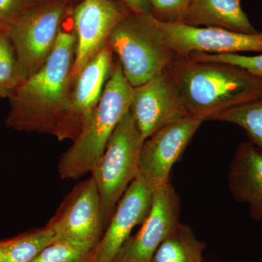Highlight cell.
<instances>
[{"label": "cell", "mask_w": 262, "mask_h": 262, "mask_svg": "<svg viewBox=\"0 0 262 262\" xmlns=\"http://www.w3.org/2000/svg\"><path fill=\"white\" fill-rule=\"evenodd\" d=\"M75 46L73 27L65 29L63 24L44 64L8 96L5 126L58 141H74L79 136L82 122L72 105L70 82Z\"/></svg>", "instance_id": "cell-1"}, {"label": "cell", "mask_w": 262, "mask_h": 262, "mask_svg": "<svg viewBox=\"0 0 262 262\" xmlns=\"http://www.w3.org/2000/svg\"><path fill=\"white\" fill-rule=\"evenodd\" d=\"M190 116L211 120L217 114L262 98V78L242 67L177 57L165 71Z\"/></svg>", "instance_id": "cell-2"}, {"label": "cell", "mask_w": 262, "mask_h": 262, "mask_svg": "<svg viewBox=\"0 0 262 262\" xmlns=\"http://www.w3.org/2000/svg\"><path fill=\"white\" fill-rule=\"evenodd\" d=\"M133 95L134 87L117 60L97 106L82 122L72 145L60 157L57 166L60 178L77 180L92 171L114 130L130 110Z\"/></svg>", "instance_id": "cell-3"}, {"label": "cell", "mask_w": 262, "mask_h": 262, "mask_svg": "<svg viewBox=\"0 0 262 262\" xmlns=\"http://www.w3.org/2000/svg\"><path fill=\"white\" fill-rule=\"evenodd\" d=\"M107 44L134 88L163 73L178 57L151 14L130 12L115 26Z\"/></svg>", "instance_id": "cell-4"}, {"label": "cell", "mask_w": 262, "mask_h": 262, "mask_svg": "<svg viewBox=\"0 0 262 262\" xmlns=\"http://www.w3.org/2000/svg\"><path fill=\"white\" fill-rule=\"evenodd\" d=\"M144 142L129 110L114 130L104 152L91 172L101 198L106 228L119 201L139 175Z\"/></svg>", "instance_id": "cell-5"}, {"label": "cell", "mask_w": 262, "mask_h": 262, "mask_svg": "<svg viewBox=\"0 0 262 262\" xmlns=\"http://www.w3.org/2000/svg\"><path fill=\"white\" fill-rule=\"evenodd\" d=\"M73 0H36L7 35L14 48L23 82L44 64L56 44Z\"/></svg>", "instance_id": "cell-6"}, {"label": "cell", "mask_w": 262, "mask_h": 262, "mask_svg": "<svg viewBox=\"0 0 262 262\" xmlns=\"http://www.w3.org/2000/svg\"><path fill=\"white\" fill-rule=\"evenodd\" d=\"M46 227L54 234L55 241L84 252L94 251L106 227L101 198L92 177L76 184Z\"/></svg>", "instance_id": "cell-7"}, {"label": "cell", "mask_w": 262, "mask_h": 262, "mask_svg": "<svg viewBox=\"0 0 262 262\" xmlns=\"http://www.w3.org/2000/svg\"><path fill=\"white\" fill-rule=\"evenodd\" d=\"M130 12L115 0H82L73 7L71 15L76 46L70 75L72 89L84 66L107 43L115 26Z\"/></svg>", "instance_id": "cell-8"}, {"label": "cell", "mask_w": 262, "mask_h": 262, "mask_svg": "<svg viewBox=\"0 0 262 262\" xmlns=\"http://www.w3.org/2000/svg\"><path fill=\"white\" fill-rule=\"evenodd\" d=\"M204 122L201 117L188 116L160 129L144 141L138 176L148 187L155 190L169 183L174 164Z\"/></svg>", "instance_id": "cell-9"}, {"label": "cell", "mask_w": 262, "mask_h": 262, "mask_svg": "<svg viewBox=\"0 0 262 262\" xmlns=\"http://www.w3.org/2000/svg\"><path fill=\"white\" fill-rule=\"evenodd\" d=\"M158 23L167 44L179 58H187L194 53L213 55L239 54L243 52L262 53V31L256 34H245L220 27H192L185 24L162 23L158 20Z\"/></svg>", "instance_id": "cell-10"}, {"label": "cell", "mask_w": 262, "mask_h": 262, "mask_svg": "<svg viewBox=\"0 0 262 262\" xmlns=\"http://www.w3.org/2000/svg\"><path fill=\"white\" fill-rule=\"evenodd\" d=\"M181 200L170 183L155 189L140 229L130 235L113 262H151L160 245L180 222Z\"/></svg>", "instance_id": "cell-11"}, {"label": "cell", "mask_w": 262, "mask_h": 262, "mask_svg": "<svg viewBox=\"0 0 262 262\" xmlns=\"http://www.w3.org/2000/svg\"><path fill=\"white\" fill-rule=\"evenodd\" d=\"M130 112L144 141L160 129L190 116L165 72L134 88Z\"/></svg>", "instance_id": "cell-12"}, {"label": "cell", "mask_w": 262, "mask_h": 262, "mask_svg": "<svg viewBox=\"0 0 262 262\" xmlns=\"http://www.w3.org/2000/svg\"><path fill=\"white\" fill-rule=\"evenodd\" d=\"M154 191L138 176L119 201L101 241L91 252L92 262H113L117 253L149 213Z\"/></svg>", "instance_id": "cell-13"}, {"label": "cell", "mask_w": 262, "mask_h": 262, "mask_svg": "<svg viewBox=\"0 0 262 262\" xmlns=\"http://www.w3.org/2000/svg\"><path fill=\"white\" fill-rule=\"evenodd\" d=\"M228 182L234 201L247 205L252 220L262 221V151L249 141L237 146Z\"/></svg>", "instance_id": "cell-14"}, {"label": "cell", "mask_w": 262, "mask_h": 262, "mask_svg": "<svg viewBox=\"0 0 262 262\" xmlns=\"http://www.w3.org/2000/svg\"><path fill=\"white\" fill-rule=\"evenodd\" d=\"M113 55V51L106 43L84 66L72 85V105L77 116L80 117L82 125L101 99L115 65Z\"/></svg>", "instance_id": "cell-15"}, {"label": "cell", "mask_w": 262, "mask_h": 262, "mask_svg": "<svg viewBox=\"0 0 262 262\" xmlns=\"http://www.w3.org/2000/svg\"><path fill=\"white\" fill-rule=\"evenodd\" d=\"M184 24L245 34L258 32L243 10L241 0H194Z\"/></svg>", "instance_id": "cell-16"}, {"label": "cell", "mask_w": 262, "mask_h": 262, "mask_svg": "<svg viewBox=\"0 0 262 262\" xmlns=\"http://www.w3.org/2000/svg\"><path fill=\"white\" fill-rule=\"evenodd\" d=\"M206 244L189 226L179 222L160 245L151 262H203Z\"/></svg>", "instance_id": "cell-17"}, {"label": "cell", "mask_w": 262, "mask_h": 262, "mask_svg": "<svg viewBox=\"0 0 262 262\" xmlns=\"http://www.w3.org/2000/svg\"><path fill=\"white\" fill-rule=\"evenodd\" d=\"M54 241V234L46 226L4 239L3 262H32Z\"/></svg>", "instance_id": "cell-18"}, {"label": "cell", "mask_w": 262, "mask_h": 262, "mask_svg": "<svg viewBox=\"0 0 262 262\" xmlns=\"http://www.w3.org/2000/svg\"><path fill=\"white\" fill-rule=\"evenodd\" d=\"M211 120L229 122L241 127L248 141L262 151V98L217 114Z\"/></svg>", "instance_id": "cell-19"}, {"label": "cell", "mask_w": 262, "mask_h": 262, "mask_svg": "<svg viewBox=\"0 0 262 262\" xmlns=\"http://www.w3.org/2000/svg\"><path fill=\"white\" fill-rule=\"evenodd\" d=\"M22 82L13 44L7 34L0 32V96L8 98Z\"/></svg>", "instance_id": "cell-20"}, {"label": "cell", "mask_w": 262, "mask_h": 262, "mask_svg": "<svg viewBox=\"0 0 262 262\" xmlns=\"http://www.w3.org/2000/svg\"><path fill=\"white\" fill-rule=\"evenodd\" d=\"M194 0H149L151 14L165 24H184Z\"/></svg>", "instance_id": "cell-21"}, {"label": "cell", "mask_w": 262, "mask_h": 262, "mask_svg": "<svg viewBox=\"0 0 262 262\" xmlns=\"http://www.w3.org/2000/svg\"><path fill=\"white\" fill-rule=\"evenodd\" d=\"M184 58L192 61L220 62L237 66L262 78V53L257 56H248L241 54L213 55L194 53Z\"/></svg>", "instance_id": "cell-22"}, {"label": "cell", "mask_w": 262, "mask_h": 262, "mask_svg": "<svg viewBox=\"0 0 262 262\" xmlns=\"http://www.w3.org/2000/svg\"><path fill=\"white\" fill-rule=\"evenodd\" d=\"M32 262H92V260L91 253L55 241Z\"/></svg>", "instance_id": "cell-23"}, {"label": "cell", "mask_w": 262, "mask_h": 262, "mask_svg": "<svg viewBox=\"0 0 262 262\" xmlns=\"http://www.w3.org/2000/svg\"><path fill=\"white\" fill-rule=\"evenodd\" d=\"M36 0H0V32L7 34L16 21Z\"/></svg>", "instance_id": "cell-24"}, {"label": "cell", "mask_w": 262, "mask_h": 262, "mask_svg": "<svg viewBox=\"0 0 262 262\" xmlns=\"http://www.w3.org/2000/svg\"><path fill=\"white\" fill-rule=\"evenodd\" d=\"M126 6L133 13L151 14L149 0H115Z\"/></svg>", "instance_id": "cell-25"}, {"label": "cell", "mask_w": 262, "mask_h": 262, "mask_svg": "<svg viewBox=\"0 0 262 262\" xmlns=\"http://www.w3.org/2000/svg\"><path fill=\"white\" fill-rule=\"evenodd\" d=\"M5 245L4 239L0 241V262L4 261Z\"/></svg>", "instance_id": "cell-26"}, {"label": "cell", "mask_w": 262, "mask_h": 262, "mask_svg": "<svg viewBox=\"0 0 262 262\" xmlns=\"http://www.w3.org/2000/svg\"><path fill=\"white\" fill-rule=\"evenodd\" d=\"M3 98V97H2V96H0V98Z\"/></svg>", "instance_id": "cell-27"}]
</instances>
